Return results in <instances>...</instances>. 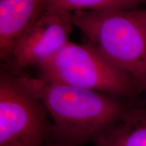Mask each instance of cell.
<instances>
[{
    "label": "cell",
    "mask_w": 146,
    "mask_h": 146,
    "mask_svg": "<svg viewBox=\"0 0 146 146\" xmlns=\"http://www.w3.org/2000/svg\"><path fill=\"white\" fill-rule=\"evenodd\" d=\"M24 76L52 118V133L47 143L62 146L94 143L133 107L145 102Z\"/></svg>",
    "instance_id": "obj_1"
},
{
    "label": "cell",
    "mask_w": 146,
    "mask_h": 146,
    "mask_svg": "<svg viewBox=\"0 0 146 146\" xmlns=\"http://www.w3.org/2000/svg\"><path fill=\"white\" fill-rule=\"evenodd\" d=\"M71 14L87 41L134 79L146 104V8Z\"/></svg>",
    "instance_id": "obj_2"
},
{
    "label": "cell",
    "mask_w": 146,
    "mask_h": 146,
    "mask_svg": "<svg viewBox=\"0 0 146 146\" xmlns=\"http://www.w3.org/2000/svg\"><path fill=\"white\" fill-rule=\"evenodd\" d=\"M39 78L138 100L141 94L134 79L111 62L92 43L69 41L41 64Z\"/></svg>",
    "instance_id": "obj_3"
},
{
    "label": "cell",
    "mask_w": 146,
    "mask_h": 146,
    "mask_svg": "<svg viewBox=\"0 0 146 146\" xmlns=\"http://www.w3.org/2000/svg\"><path fill=\"white\" fill-rule=\"evenodd\" d=\"M48 111L25 79L0 72V146H45L52 133Z\"/></svg>",
    "instance_id": "obj_4"
},
{
    "label": "cell",
    "mask_w": 146,
    "mask_h": 146,
    "mask_svg": "<svg viewBox=\"0 0 146 146\" xmlns=\"http://www.w3.org/2000/svg\"><path fill=\"white\" fill-rule=\"evenodd\" d=\"M74 27L71 13L43 12L18 39L5 68L18 75L31 66H39L68 43Z\"/></svg>",
    "instance_id": "obj_5"
},
{
    "label": "cell",
    "mask_w": 146,
    "mask_h": 146,
    "mask_svg": "<svg viewBox=\"0 0 146 146\" xmlns=\"http://www.w3.org/2000/svg\"><path fill=\"white\" fill-rule=\"evenodd\" d=\"M45 0H0V58L6 63L16 43L43 13Z\"/></svg>",
    "instance_id": "obj_6"
},
{
    "label": "cell",
    "mask_w": 146,
    "mask_h": 146,
    "mask_svg": "<svg viewBox=\"0 0 146 146\" xmlns=\"http://www.w3.org/2000/svg\"><path fill=\"white\" fill-rule=\"evenodd\" d=\"M94 146H146V104L135 106Z\"/></svg>",
    "instance_id": "obj_7"
},
{
    "label": "cell",
    "mask_w": 146,
    "mask_h": 146,
    "mask_svg": "<svg viewBox=\"0 0 146 146\" xmlns=\"http://www.w3.org/2000/svg\"><path fill=\"white\" fill-rule=\"evenodd\" d=\"M145 3L146 0H45L43 12L129 10Z\"/></svg>",
    "instance_id": "obj_8"
},
{
    "label": "cell",
    "mask_w": 146,
    "mask_h": 146,
    "mask_svg": "<svg viewBox=\"0 0 146 146\" xmlns=\"http://www.w3.org/2000/svg\"><path fill=\"white\" fill-rule=\"evenodd\" d=\"M45 146H62V145H56V144H52V143H47Z\"/></svg>",
    "instance_id": "obj_9"
}]
</instances>
